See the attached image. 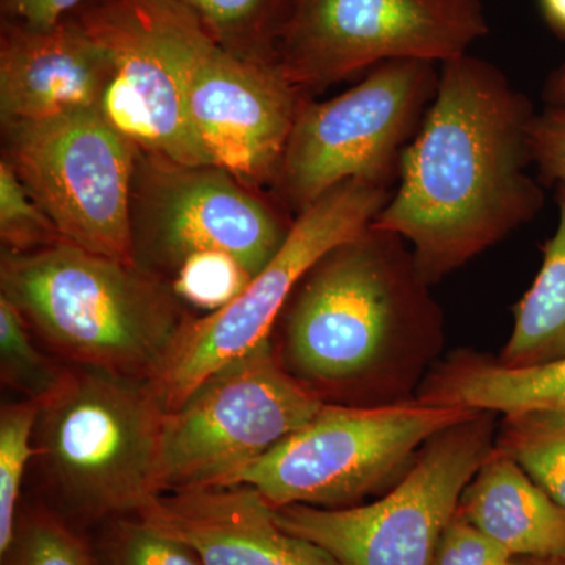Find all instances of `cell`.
<instances>
[{
  "label": "cell",
  "instance_id": "7c38bea8",
  "mask_svg": "<svg viewBox=\"0 0 565 565\" xmlns=\"http://www.w3.org/2000/svg\"><path fill=\"white\" fill-rule=\"evenodd\" d=\"M6 161L63 241L134 264L136 147L102 110L2 122Z\"/></svg>",
  "mask_w": 565,
  "mask_h": 565
},
{
  "label": "cell",
  "instance_id": "7402d4cb",
  "mask_svg": "<svg viewBox=\"0 0 565 565\" xmlns=\"http://www.w3.org/2000/svg\"><path fill=\"white\" fill-rule=\"evenodd\" d=\"M39 401L3 405L0 412V555L9 550L20 520L22 479L29 460L36 456L32 445L39 422Z\"/></svg>",
  "mask_w": 565,
  "mask_h": 565
},
{
  "label": "cell",
  "instance_id": "1f68e13d",
  "mask_svg": "<svg viewBox=\"0 0 565 565\" xmlns=\"http://www.w3.org/2000/svg\"><path fill=\"white\" fill-rule=\"evenodd\" d=\"M546 21L561 35L565 36V0H541Z\"/></svg>",
  "mask_w": 565,
  "mask_h": 565
},
{
  "label": "cell",
  "instance_id": "4dcf8cb0",
  "mask_svg": "<svg viewBox=\"0 0 565 565\" xmlns=\"http://www.w3.org/2000/svg\"><path fill=\"white\" fill-rule=\"evenodd\" d=\"M544 96L550 106H565V63L550 76Z\"/></svg>",
  "mask_w": 565,
  "mask_h": 565
},
{
  "label": "cell",
  "instance_id": "484cf974",
  "mask_svg": "<svg viewBox=\"0 0 565 565\" xmlns=\"http://www.w3.org/2000/svg\"><path fill=\"white\" fill-rule=\"evenodd\" d=\"M252 275L223 253H203L182 264L172 277V291L182 302L206 310H221L244 291Z\"/></svg>",
  "mask_w": 565,
  "mask_h": 565
},
{
  "label": "cell",
  "instance_id": "52a82bcc",
  "mask_svg": "<svg viewBox=\"0 0 565 565\" xmlns=\"http://www.w3.org/2000/svg\"><path fill=\"white\" fill-rule=\"evenodd\" d=\"M390 199V189L351 180L300 212L274 258L236 299L184 323L151 381L166 411H177L210 375L269 340L275 319L297 285L323 256L363 233Z\"/></svg>",
  "mask_w": 565,
  "mask_h": 565
},
{
  "label": "cell",
  "instance_id": "ac0fdd59",
  "mask_svg": "<svg viewBox=\"0 0 565 565\" xmlns=\"http://www.w3.org/2000/svg\"><path fill=\"white\" fill-rule=\"evenodd\" d=\"M429 403L473 412H565V359L531 367L462 364L440 379Z\"/></svg>",
  "mask_w": 565,
  "mask_h": 565
},
{
  "label": "cell",
  "instance_id": "ffe728a7",
  "mask_svg": "<svg viewBox=\"0 0 565 565\" xmlns=\"http://www.w3.org/2000/svg\"><path fill=\"white\" fill-rule=\"evenodd\" d=\"M223 50L275 61L292 0H169Z\"/></svg>",
  "mask_w": 565,
  "mask_h": 565
},
{
  "label": "cell",
  "instance_id": "cb8c5ba5",
  "mask_svg": "<svg viewBox=\"0 0 565 565\" xmlns=\"http://www.w3.org/2000/svg\"><path fill=\"white\" fill-rule=\"evenodd\" d=\"M2 565H98L87 542L68 520L50 509L21 512Z\"/></svg>",
  "mask_w": 565,
  "mask_h": 565
},
{
  "label": "cell",
  "instance_id": "e0dca14e",
  "mask_svg": "<svg viewBox=\"0 0 565 565\" xmlns=\"http://www.w3.org/2000/svg\"><path fill=\"white\" fill-rule=\"evenodd\" d=\"M459 514L515 559L565 555L564 509L501 449L465 489Z\"/></svg>",
  "mask_w": 565,
  "mask_h": 565
},
{
  "label": "cell",
  "instance_id": "d6a6232c",
  "mask_svg": "<svg viewBox=\"0 0 565 565\" xmlns=\"http://www.w3.org/2000/svg\"><path fill=\"white\" fill-rule=\"evenodd\" d=\"M512 565H565V555L544 557V559H514Z\"/></svg>",
  "mask_w": 565,
  "mask_h": 565
},
{
  "label": "cell",
  "instance_id": "ba28073f",
  "mask_svg": "<svg viewBox=\"0 0 565 565\" xmlns=\"http://www.w3.org/2000/svg\"><path fill=\"white\" fill-rule=\"evenodd\" d=\"M478 415L427 441L381 500L337 509L285 505L275 509L277 522L340 565H435L465 489L492 452L489 423Z\"/></svg>",
  "mask_w": 565,
  "mask_h": 565
},
{
  "label": "cell",
  "instance_id": "f546056e",
  "mask_svg": "<svg viewBox=\"0 0 565 565\" xmlns=\"http://www.w3.org/2000/svg\"><path fill=\"white\" fill-rule=\"evenodd\" d=\"M90 0H0L3 21L31 29H50Z\"/></svg>",
  "mask_w": 565,
  "mask_h": 565
},
{
  "label": "cell",
  "instance_id": "3957f363",
  "mask_svg": "<svg viewBox=\"0 0 565 565\" xmlns=\"http://www.w3.org/2000/svg\"><path fill=\"white\" fill-rule=\"evenodd\" d=\"M167 411L150 381L79 367L41 401L36 456L81 522L137 515L158 494Z\"/></svg>",
  "mask_w": 565,
  "mask_h": 565
},
{
  "label": "cell",
  "instance_id": "9a60e30c",
  "mask_svg": "<svg viewBox=\"0 0 565 565\" xmlns=\"http://www.w3.org/2000/svg\"><path fill=\"white\" fill-rule=\"evenodd\" d=\"M192 550L203 565H340L281 527L275 508L248 486H202L158 494L136 515Z\"/></svg>",
  "mask_w": 565,
  "mask_h": 565
},
{
  "label": "cell",
  "instance_id": "d4e9b609",
  "mask_svg": "<svg viewBox=\"0 0 565 565\" xmlns=\"http://www.w3.org/2000/svg\"><path fill=\"white\" fill-rule=\"evenodd\" d=\"M95 559L98 565H203L189 546L136 515L110 520Z\"/></svg>",
  "mask_w": 565,
  "mask_h": 565
},
{
  "label": "cell",
  "instance_id": "30bf717a",
  "mask_svg": "<svg viewBox=\"0 0 565 565\" xmlns=\"http://www.w3.org/2000/svg\"><path fill=\"white\" fill-rule=\"evenodd\" d=\"M487 32L479 0H292L275 61L308 93L385 62L444 65Z\"/></svg>",
  "mask_w": 565,
  "mask_h": 565
},
{
  "label": "cell",
  "instance_id": "d6986e66",
  "mask_svg": "<svg viewBox=\"0 0 565 565\" xmlns=\"http://www.w3.org/2000/svg\"><path fill=\"white\" fill-rule=\"evenodd\" d=\"M556 232L542 247L533 285L515 307L514 330L500 364L531 367L565 359V185L556 189Z\"/></svg>",
  "mask_w": 565,
  "mask_h": 565
},
{
  "label": "cell",
  "instance_id": "4fadbf2b",
  "mask_svg": "<svg viewBox=\"0 0 565 565\" xmlns=\"http://www.w3.org/2000/svg\"><path fill=\"white\" fill-rule=\"evenodd\" d=\"M289 230L225 170L180 166L137 151L131 239L134 264L143 273L173 277L192 256L223 253L255 277Z\"/></svg>",
  "mask_w": 565,
  "mask_h": 565
},
{
  "label": "cell",
  "instance_id": "9c48e42d",
  "mask_svg": "<svg viewBox=\"0 0 565 565\" xmlns=\"http://www.w3.org/2000/svg\"><path fill=\"white\" fill-rule=\"evenodd\" d=\"M73 14L110 51L106 120L143 154L211 166L188 110L200 25L169 0H90Z\"/></svg>",
  "mask_w": 565,
  "mask_h": 565
},
{
  "label": "cell",
  "instance_id": "603a6c76",
  "mask_svg": "<svg viewBox=\"0 0 565 565\" xmlns=\"http://www.w3.org/2000/svg\"><path fill=\"white\" fill-rule=\"evenodd\" d=\"M0 363L2 381L24 394L41 401L63 381L68 370L52 362L33 344L32 330L14 305L0 296Z\"/></svg>",
  "mask_w": 565,
  "mask_h": 565
},
{
  "label": "cell",
  "instance_id": "6da1fadb",
  "mask_svg": "<svg viewBox=\"0 0 565 565\" xmlns=\"http://www.w3.org/2000/svg\"><path fill=\"white\" fill-rule=\"evenodd\" d=\"M535 111L493 63L445 62L399 184L371 226L408 241L416 269L437 281L533 221L544 207L533 163Z\"/></svg>",
  "mask_w": 565,
  "mask_h": 565
},
{
  "label": "cell",
  "instance_id": "4316f807",
  "mask_svg": "<svg viewBox=\"0 0 565 565\" xmlns=\"http://www.w3.org/2000/svg\"><path fill=\"white\" fill-rule=\"evenodd\" d=\"M0 237L7 252H32L63 243L54 223L6 159L0 163Z\"/></svg>",
  "mask_w": 565,
  "mask_h": 565
},
{
  "label": "cell",
  "instance_id": "f1b7e54d",
  "mask_svg": "<svg viewBox=\"0 0 565 565\" xmlns=\"http://www.w3.org/2000/svg\"><path fill=\"white\" fill-rule=\"evenodd\" d=\"M514 559L457 511L446 527L435 565H512Z\"/></svg>",
  "mask_w": 565,
  "mask_h": 565
},
{
  "label": "cell",
  "instance_id": "5b68a950",
  "mask_svg": "<svg viewBox=\"0 0 565 565\" xmlns=\"http://www.w3.org/2000/svg\"><path fill=\"white\" fill-rule=\"evenodd\" d=\"M478 414L429 401L382 407L323 404L311 422L221 486L252 487L275 509L349 508L385 486L427 441Z\"/></svg>",
  "mask_w": 565,
  "mask_h": 565
},
{
  "label": "cell",
  "instance_id": "8992f818",
  "mask_svg": "<svg viewBox=\"0 0 565 565\" xmlns=\"http://www.w3.org/2000/svg\"><path fill=\"white\" fill-rule=\"evenodd\" d=\"M435 65L381 63L351 90L305 102L274 180L285 203L299 215L345 181L392 188L434 102L440 76Z\"/></svg>",
  "mask_w": 565,
  "mask_h": 565
},
{
  "label": "cell",
  "instance_id": "44dd1931",
  "mask_svg": "<svg viewBox=\"0 0 565 565\" xmlns=\"http://www.w3.org/2000/svg\"><path fill=\"white\" fill-rule=\"evenodd\" d=\"M565 511V412L505 416L500 448Z\"/></svg>",
  "mask_w": 565,
  "mask_h": 565
},
{
  "label": "cell",
  "instance_id": "83f0119b",
  "mask_svg": "<svg viewBox=\"0 0 565 565\" xmlns=\"http://www.w3.org/2000/svg\"><path fill=\"white\" fill-rule=\"evenodd\" d=\"M530 147L539 181L565 185V106H548L530 125Z\"/></svg>",
  "mask_w": 565,
  "mask_h": 565
},
{
  "label": "cell",
  "instance_id": "8fae6325",
  "mask_svg": "<svg viewBox=\"0 0 565 565\" xmlns=\"http://www.w3.org/2000/svg\"><path fill=\"white\" fill-rule=\"evenodd\" d=\"M322 407V401L281 366L270 341H264L210 375L177 411L167 412L161 494L223 484Z\"/></svg>",
  "mask_w": 565,
  "mask_h": 565
},
{
  "label": "cell",
  "instance_id": "277c9868",
  "mask_svg": "<svg viewBox=\"0 0 565 565\" xmlns=\"http://www.w3.org/2000/svg\"><path fill=\"white\" fill-rule=\"evenodd\" d=\"M403 239L367 226L308 273L286 322V351L305 381L341 384L373 370L429 307Z\"/></svg>",
  "mask_w": 565,
  "mask_h": 565
},
{
  "label": "cell",
  "instance_id": "5bb4252c",
  "mask_svg": "<svg viewBox=\"0 0 565 565\" xmlns=\"http://www.w3.org/2000/svg\"><path fill=\"white\" fill-rule=\"evenodd\" d=\"M305 95L277 62L234 54L204 33L189 76V118L212 167L259 184L275 180Z\"/></svg>",
  "mask_w": 565,
  "mask_h": 565
},
{
  "label": "cell",
  "instance_id": "2e32d148",
  "mask_svg": "<svg viewBox=\"0 0 565 565\" xmlns=\"http://www.w3.org/2000/svg\"><path fill=\"white\" fill-rule=\"evenodd\" d=\"M110 74V51L74 14L50 29L2 21V122L102 110Z\"/></svg>",
  "mask_w": 565,
  "mask_h": 565
},
{
  "label": "cell",
  "instance_id": "7a4b0ae2",
  "mask_svg": "<svg viewBox=\"0 0 565 565\" xmlns=\"http://www.w3.org/2000/svg\"><path fill=\"white\" fill-rule=\"evenodd\" d=\"M0 288L58 355L141 381L159 374L188 322L159 278L66 241L3 252Z\"/></svg>",
  "mask_w": 565,
  "mask_h": 565
}]
</instances>
